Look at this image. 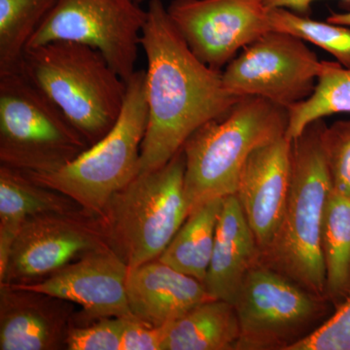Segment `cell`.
<instances>
[{"mask_svg": "<svg viewBox=\"0 0 350 350\" xmlns=\"http://www.w3.org/2000/svg\"><path fill=\"white\" fill-rule=\"evenodd\" d=\"M142 48L147 59L148 123L139 174L163 167L200 126L225 115L239 100L226 89L222 71L189 49L162 0L149 1Z\"/></svg>", "mask_w": 350, "mask_h": 350, "instance_id": "1", "label": "cell"}, {"mask_svg": "<svg viewBox=\"0 0 350 350\" xmlns=\"http://www.w3.org/2000/svg\"><path fill=\"white\" fill-rule=\"evenodd\" d=\"M324 119L306 126L292 140L291 178L280 228L260 260L313 293L326 297L320 238L329 195L333 190L325 152Z\"/></svg>", "mask_w": 350, "mask_h": 350, "instance_id": "2", "label": "cell"}, {"mask_svg": "<svg viewBox=\"0 0 350 350\" xmlns=\"http://www.w3.org/2000/svg\"><path fill=\"white\" fill-rule=\"evenodd\" d=\"M289 110L259 96H241L184 144V191L190 213L236 193L246 161L259 147L286 135Z\"/></svg>", "mask_w": 350, "mask_h": 350, "instance_id": "3", "label": "cell"}, {"mask_svg": "<svg viewBox=\"0 0 350 350\" xmlns=\"http://www.w3.org/2000/svg\"><path fill=\"white\" fill-rule=\"evenodd\" d=\"M22 73L61 108L90 145L118 121L126 82L91 46L59 40L29 48Z\"/></svg>", "mask_w": 350, "mask_h": 350, "instance_id": "4", "label": "cell"}, {"mask_svg": "<svg viewBox=\"0 0 350 350\" xmlns=\"http://www.w3.org/2000/svg\"><path fill=\"white\" fill-rule=\"evenodd\" d=\"M184 174L181 150L160 169L138 174L100 214L105 239L129 268L159 259L187 219Z\"/></svg>", "mask_w": 350, "mask_h": 350, "instance_id": "5", "label": "cell"}, {"mask_svg": "<svg viewBox=\"0 0 350 350\" xmlns=\"http://www.w3.org/2000/svg\"><path fill=\"white\" fill-rule=\"evenodd\" d=\"M147 123L145 70H135L126 81L125 103L118 121L105 137L57 169L25 174L43 187L70 198L100 215L112 196L139 174Z\"/></svg>", "mask_w": 350, "mask_h": 350, "instance_id": "6", "label": "cell"}, {"mask_svg": "<svg viewBox=\"0 0 350 350\" xmlns=\"http://www.w3.org/2000/svg\"><path fill=\"white\" fill-rule=\"evenodd\" d=\"M89 146L61 108L22 72L0 77V157L4 165L27 174L50 172Z\"/></svg>", "mask_w": 350, "mask_h": 350, "instance_id": "7", "label": "cell"}, {"mask_svg": "<svg viewBox=\"0 0 350 350\" xmlns=\"http://www.w3.org/2000/svg\"><path fill=\"white\" fill-rule=\"evenodd\" d=\"M234 305L241 325L236 350H291L335 310L326 297L260 259L244 278Z\"/></svg>", "mask_w": 350, "mask_h": 350, "instance_id": "8", "label": "cell"}, {"mask_svg": "<svg viewBox=\"0 0 350 350\" xmlns=\"http://www.w3.org/2000/svg\"><path fill=\"white\" fill-rule=\"evenodd\" d=\"M147 9L135 0H57L29 48L72 41L100 51L126 82L135 72Z\"/></svg>", "mask_w": 350, "mask_h": 350, "instance_id": "9", "label": "cell"}, {"mask_svg": "<svg viewBox=\"0 0 350 350\" xmlns=\"http://www.w3.org/2000/svg\"><path fill=\"white\" fill-rule=\"evenodd\" d=\"M321 68L305 41L271 29L225 66L222 80L234 96H259L289 110L312 96Z\"/></svg>", "mask_w": 350, "mask_h": 350, "instance_id": "10", "label": "cell"}, {"mask_svg": "<svg viewBox=\"0 0 350 350\" xmlns=\"http://www.w3.org/2000/svg\"><path fill=\"white\" fill-rule=\"evenodd\" d=\"M167 11L189 49L218 71L271 31L262 0H172Z\"/></svg>", "mask_w": 350, "mask_h": 350, "instance_id": "11", "label": "cell"}, {"mask_svg": "<svg viewBox=\"0 0 350 350\" xmlns=\"http://www.w3.org/2000/svg\"><path fill=\"white\" fill-rule=\"evenodd\" d=\"M103 239L100 227L64 211L36 214L25 221L14 241L4 282L56 271L80 253L107 247Z\"/></svg>", "mask_w": 350, "mask_h": 350, "instance_id": "12", "label": "cell"}, {"mask_svg": "<svg viewBox=\"0 0 350 350\" xmlns=\"http://www.w3.org/2000/svg\"><path fill=\"white\" fill-rule=\"evenodd\" d=\"M128 273V265L107 246L86 253L42 282L11 286L73 301L100 319L133 317L126 297Z\"/></svg>", "mask_w": 350, "mask_h": 350, "instance_id": "13", "label": "cell"}, {"mask_svg": "<svg viewBox=\"0 0 350 350\" xmlns=\"http://www.w3.org/2000/svg\"><path fill=\"white\" fill-rule=\"evenodd\" d=\"M292 140L280 138L259 147L243 165L236 197L261 253L269 247L282 223L291 178Z\"/></svg>", "mask_w": 350, "mask_h": 350, "instance_id": "14", "label": "cell"}, {"mask_svg": "<svg viewBox=\"0 0 350 350\" xmlns=\"http://www.w3.org/2000/svg\"><path fill=\"white\" fill-rule=\"evenodd\" d=\"M126 297L133 317L154 327L169 326L213 299L204 282L159 259L129 268Z\"/></svg>", "mask_w": 350, "mask_h": 350, "instance_id": "15", "label": "cell"}, {"mask_svg": "<svg viewBox=\"0 0 350 350\" xmlns=\"http://www.w3.org/2000/svg\"><path fill=\"white\" fill-rule=\"evenodd\" d=\"M261 250L236 195L223 200L211 264L204 284L213 299L234 304Z\"/></svg>", "mask_w": 350, "mask_h": 350, "instance_id": "16", "label": "cell"}, {"mask_svg": "<svg viewBox=\"0 0 350 350\" xmlns=\"http://www.w3.org/2000/svg\"><path fill=\"white\" fill-rule=\"evenodd\" d=\"M36 295L1 284L0 349L48 350L59 347L66 320Z\"/></svg>", "mask_w": 350, "mask_h": 350, "instance_id": "17", "label": "cell"}, {"mask_svg": "<svg viewBox=\"0 0 350 350\" xmlns=\"http://www.w3.org/2000/svg\"><path fill=\"white\" fill-rule=\"evenodd\" d=\"M239 338L236 306L211 299L167 326L162 350H236Z\"/></svg>", "mask_w": 350, "mask_h": 350, "instance_id": "18", "label": "cell"}, {"mask_svg": "<svg viewBox=\"0 0 350 350\" xmlns=\"http://www.w3.org/2000/svg\"><path fill=\"white\" fill-rule=\"evenodd\" d=\"M57 196L41 188L25 172L0 169V280L5 278L14 241L25 221L36 214L64 211Z\"/></svg>", "mask_w": 350, "mask_h": 350, "instance_id": "19", "label": "cell"}, {"mask_svg": "<svg viewBox=\"0 0 350 350\" xmlns=\"http://www.w3.org/2000/svg\"><path fill=\"white\" fill-rule=\"evenodd\" d=\"M223 200H211L193 209L159 260L204 282L211 264Z\"/></svg>", "mask_w": 350, "mask_h": 350, "instance_id": "20", "label": "cell"}, {"mask_svg": "<svg viewBox=\"0 0 350 350\" xmlns=\"http://www.w3.org/2000/svg\"><path fill=\"white\" fill-rule=\"evenodd\" d=\"M320 246L326 298L336 310L350 295V200L333 190L324 211Z\"/></svg>", "mask_w": 350, "mask_h": 350, "instance_id": "21", "label": "cell"}, {"mask_svg": "<svg viewBox=\"0 0 350 350\" xmlns=\"http://www.w3.org/2000/svg\"><path fill=\"white\" fill-rule=\"evenodd\" d=\"M57 0H0V77L22 72L27 44Z\"/></svg>", "mask_w": 350, "mask_h": 350, "instance_id": "22", "label": "cell"}, {"mask_svg": "<svg viewBox=\"0 0 350 350\" xmlns=\"http://www.w3.org/2000/svg\"><path fill=\"white\" fill-rule=\"evenodd\" d=\"M338 113H350V68L337 62L322 61L312 96L289 109L285 137L293 140L312 122Z\"/></svg>", "mask_w": 350, "mask_h": 350, "instance_id": "23", "label": "cell"}, {"mask_svg": "<svg viewBox=\"0 0 350 350\" xmlns=\"http://www.w3.org/2000/svg\"><path fill=\"white\" fill-rule=\"evenodd\" d=\"M273 31L287 32L306 43H312L332 55L336 62L350 68V27L312 20L286 9H269Z\"/></svg>", "mask_w": 350, "mask_h": 350, "instance_id": "24", "label": "cell"}, {"mask_svg": "<svg viewBox=\"0 0 350 350\" xmlns=\"http://www.w3.org/2000/svg\"><path fill=\"white\" fill-rule=\"evenodd\" d=\"M322 139L332 188L350 200V121L326 125Z\"/></svg>", "mask_w": 350, "mask_h": 350, "instance_id": "25", "label": "cell"}, {"mask_svg": "<svg viewBox=\"0 0 350 350\" xmlns=\"http://www.w3.org/2000/svg\"><path fill=\"white\" fill-rule=\"evenodd\" d=\"M291 350H350V295L317 330Z\"/></svg>", "mask_w": 350, "mask_h": 350, "instance_id": "26", "label": "cell"}, {"mask_svg": "<svg viewBox=\"0 0 350 350\" xmlns=\"http://www.w3.org/2000/svg\"><path fill=\"white\" fill-rule=\"evenodd\" d=\"M126 317H107L94 325L68 331L66 347L68 350H121Z\"/></svg>", "mask_w": 350, "mask_h": 350, "instance_id": "27", "label": "cell"}, {"mask_svg": "<svg viewBox=\"0 0 350 350\" xmlns=\"http://www.w3.org/2000/svg\"><path fill=\"white\" fill-rule=\"evenodd\" d=\"M167 326L154 327L135 317H126L121 350H162Z\"/></svg>", "mask_w": 350, "mask_h": 350, "instance_id": "28", "label": "cell"}, {"mask_svg": "<svg viewBox=\"0 0 350 350\" xmlns=\"http://www.w3.org/2000/svg\"><path fill=\"white\" fill-rule=\"evenodd\" d=\"M269 9H286L300 15L308 16L312 12V4L319 0H262ZM349 4L350 0H340Z\"/></svg>", "mask_w": 350, "mask_h": 350, "instance_id": "29", "label": "cell"}, {"mask_svg": "<svg viewBox=\"0 0 350 350\" xmlns=\"http://www.w3.org/2000/svg\"><path fill=\"white\" fill-rule=\"evenodd\" d=\"M326 21L333 23V24L345 25V27H350V10L347 11V12H332L327 17Z\"/></svg>", "mask_w": 350, "mask_h": 350, "instance_id": "30", "label": "cell"}, {"mask_svg": "<svg viewBox=\"0 0 350 350\" xmlns=\"http://www.w3.org/2000/svg\"><path fill=\"white\" fill-rule=\"evenodd\" d=\"M135 1L138 2V3L142 4V2H144L145 0H135Z\"/></svg>", "mask_w": 350, "mask_h": 350, "instance_id": "31", "label": "cell"}]
</instances>
